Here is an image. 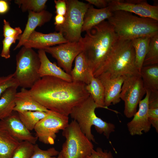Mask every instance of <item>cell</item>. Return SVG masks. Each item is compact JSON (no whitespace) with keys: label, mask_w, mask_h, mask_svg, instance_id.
Returning <instances> with one entry per match:
<instances>
[{"label":"cell","mask_w":158,"mask_h":158,"mask_svg":"<svg viewBox=\"0 0 158 158\" xmlns=\"http://www.w3.org/2000/svg\"><path fill=\"white\" fill-rule=\"evenodd\" d=\"M86 90L91 96L98 108L107 109L104 104V89L103 86L97 77L92 74L90 83L85 86Z\"/></svg>","instance_id":"24"},{"label":"cell","mask_w":158,"mask_h":158,"mask_svg":"<svg viewBox=\"0 0 158 158\" xmlns=\"http://www.w3.org/2000/svg\"><path fill=\"white\" fill-rule=\"evenodd\" d=\"M105 73L111 78L140 74L135 63V52L131 40L118 38L107 59L93 74L97 77Z\"/></svg>","instance_id":"3"},{"label":"cell","mask_w":158,"mask_h":158,"mask_svg":"<svg viewBox=\"0 0 158 158\" xmlns=\"http://www.w3.org/2000/svg\"><path fill=\"white\" fill-rule=\"evenodd\" d=\"M108 6L112 12L125 11L158 21V5H150L146 0H110Z\"/></svg>","instance_id":"12"},{"label":"cell","mask_w":158,"mask_h":158,"mask_svg":"<svg viewBox=\"0 0 158 158\" xmlns=\"http://www.w3.org/2000/svg\"><path fill=\"white\" fill-rule=\"evenodd\" d=\"M0 128L20 142L27 141L35 145L38 139L26 127L18 113L15 111L8 117L0 120Z\"/></svg>","instance_id":"13"},{"label":"cell","mask_w":158,"mask_h":158,"mask_svg":"<svg viewBox=\"0 0 158 158\" xmlns=\"http://www.w3.org/2000/svg\"><path fill=\"white\" fill-rule=\"evenodd\" d=\"M37 53L40 62L39 73L41 78L45 76H50L68 82L72 81L71 75L57 66L55 63H52L44 49H39Z\"/></svg>","instance_id":"18"},{"label":"cell","mask_w":158,"mask_h":158,"mask_svg":"<svg viewBox=\"0 0 158 158\" xmlns=\"http://www.w3.org/2000/svg\"><path fill=\"white\" fill-rule=\"evenodd\" d=\"M62 134L66 138L60 152L63 158H86L94 149L91 141L74 120L63 130Z\"/></svg>","instance_id":"7"},{"label":"cell","mask_w":158,"mask_h":158,"mask_svg":"<svg viewBox=\"0 0 158 158\" xmlns=\"http://www.w3.org/2000/svg\"><path fill=\"white\" fill-rule=\"evenodd\" d=\"M140 74L146 91H158V64L142 66Z\"/></svg>","instance_id":"22"},{"label":"cell","mask_w":158,"mask_h":158,"mask_svg":"<svg viewBox=\"0 0 158 158\" xmlns=\"http://www.w3.org/2000/svg\"><path fill=\"white\" fill-rule=\"evenodd\" d=\"M75 65L70 75L73 82H80L87 84L92 74L89 69L85 55L83 51L76 57Z\"/></svg>","instance_id":"21"},{"label":"cell","mask_w":158,"mask_h":158,"mask_svg":"<svg viewBox=\"0 0 158 158\" xmlns=\"http://www.w3.org/2000/svg\"><path fill=\"white\" fill-rule=\"evenodd\" d=\"M126 76L111 78L106 73L101 74L97 78L102 83L104 89V104L108 107L119 102L122 86Z\"/></svg>","instance_id":"15"},{"label":"cell","mask_w":158,"mask_h":158,"mask_svg":"<svg viewBox=\"0 0 158 158\" xmlns=\"http://www.w3.org/2000/svg\"><path fill=\"white\" fill-rule=\"evenodd\" d=\"M8 9L9 5L7 2L4 0H0V13H6Z\"/></svg>","instance_id":"39"},{"label":"cell","mask_w":158,"mask_h":158,"mask_svg":"<svg viewBox=\"0 0 158 158\" xmlns=\"http://www.w3.org/2000/svg\"><path fill=\"white\" fill-rule=\"evenodd\" d=\"M148 116L151 125L158 132V91L150 92L148 103Z\"/></svg>","instance_id":"28"},{"label":"cell","mask_w":158,"mask_h":158,"mask_svg":"<svg viewBox=\"0 0 158 158\" xmlns=\"http://www.w3.org/2000/svg\"><path fill=\"white\" fill-rule=\"evenodd\" d=\"M3 35L4 37L13 36H19L22 33V31L20 27L13 28L11 27L9 22L4 19Z\"/></svg>","instance_id":"35"},{"label":"cell","mask_w":158,"mask_h":158,"mask_svg":"<svg viewBox=\"0 0 158 158\" xmlns=\"http://www.w3.org/2000/svg\"><path fill=\"white\" fill-rule=\"evenodd\" d=\"M150 37L144 36L131 40L135 52V65L139 72L148 50Z\"/></svg>","instance_id":"25"},{"label":"cell","mask_w":158,"mask_h":158,"mask_svg":"<svg viewBox=\"0 0 158 158\" xmlns=\"http://www.w3.org/2000/svg\"><path fill=\"white\" fill-rule=\"evenodd\" d=\"M97 107L90 95L85 101L74 107L70 115L78 123L82 132L91 141L95 142L91 132L94 126L97 132L103 134L109 139L111 133L115 131L114 124L103 121L96 115L95 111Z\"/></svg>","instance_id":"5"},{"label":"cell","mask_w":158,"mask_h":158,"mask_svg":"<svg viewBox=\"0 0 158 158\" xmlns=\"http://www.w3.org/2000/svg\"><path fill=\"white\" fill-rule=\"evenodd\" d=\"M68 42L62 33L54 32L44 34L34 30L23 46L30 48L44 49L46 48Z\"/></svg>","instance_id":"16"},{"label":"cell","mask_w":158,"mask_h":158,"mask_svg":"<svg viewBox=\"0 0 158 158\" xmlns=\"http://www.w3.org/2000/svg\"><path fill=\"white\" fill-rule=\"evenodd\" d=\"M68 120V116L49 110L47 115L36 125L34 129L36 136L45 144H54L56 134L67 126Z\"/></svg>","instance_id":"10"},{"label":"cell","mask_w":158,"mask_h":158,"mask_svg":"<svg viewBox=\"0 0 158 158\" xmlns=\"http://www.w3.org/2000/svg\"><path fill=\"white\" fill-rule=\"evenodd\" d=\"M158 64V33L150 37L147 52L142 66Z\"/></svg>","instance_id":"29"},{"label":"cell","mask_w":158,"mask_h":158,"mask_svg":"<svg viewBox=\"0 0 158 158\" xmlns=\"http://www.w3.org/2000/svg\"><path fill=\"white\" fill-rule=\"evenodd\" d=\"M59 152L54 147L45 150L41 149L37 144L34 145L33 153L30 158H56Z\"/></svg>","instance_id":"32"},{"label":"cell","mask_w":158,"mask_h":158,"mask_svg":"<svg viewBox=\"0 0 158 158\" xmlns=\"http://www.w3.org/2000/svg\"><path fill=\"white\" fill-rule=\"evenodd\" d=\"M19 36H13L4 37L3 41V48L1 56L5 59L10 57V48L11 45L19 39Z\"/></svg>","instance_id":"34"},{"label":"cell","mask_w":158,"mask_h":158,"mask_svg":"<svg viewBox=\"0 0 158 158\" xmlns=\"http://www.w3.org/2000/svg\"><path fill=\"white\" fill-rule=\"evenodd\" d=\"M146 93L140 74L126 76L122 86L120 98L124 102V113L126 117L133 116L140 102Z\"/></svg>","instance_id":"9"},{"label":"cell","mask_w":158,"mask_h":158,"mask_svg":"<svg viewBox=\"0 0 158 158\" xmlns=\"http://www.w3.org/2000/svg\"><path fill=\"white\" fill-rule=\"evenodd\" d=\"M49 111L33 98L29 90L21 88L20 91L16 93L14 111L21 113L27 111L47 112Z\"/></svg>","instance_id":"19"},{"label":"cell","mask_w":158,"mask_h":158,"mask_svg":"<svg viewBox=\"0 0 158 158\" xmlns=\"http://www.w3.org/2000/svg\"><path fill=\"white\" fill-rule=\"evenodd\" d=\"M67 11L62 25L55 26L68 42H78L81 36L85 15L90 5L78 0H66Z\"/></svg>","instance_id":"8"},{"label":"cell","mask_w":158,"mask_h":158,"mask_svg":"<svg viewBox=\"0 0 158 158\" xmlns=\"http://www.w3.org/2000/svg\"><path fill=\"white\" fill-rule=\"evenodd\" d=\"M18 87L8 88L0 97V120L10 116L15 106V97Z\"/></svg>","instance_id":"23"},{"label":"cell","mask_w":158,"mask_h":158,"mask_svg":"<svg viewBox=\"0 0 158 158\" xmlns=\"http://www.w3.org/2000/svg\"><path fill=\"white\" fill-rule=\"evenodd\" d=\"M16 70L13 73L19 87L30 89L41 78L39 73L40 65L38 53L32 48L23 46L16 56Z\"/></svg>","instance_id":"6"},{"label":"cell","mask_w":158,"mask_h":158,"mask_svg":"<svg viewBox=\"0 0 158 158\" xmlns=\"http://www.w3.org/2000/svg\"><path fill=\"white\" fill-rule=\"evenodd\" d=\"M86 158H114L110 151L103 150L100 147L94 149L91 154Z\"/></svg>","instance_id":"36"},{"label":"cell","mask_w":158,"mask_h":158,"mask_svg":"<svg viewBox=\"0 0 158 158\" xmlns=\"http://www.w3.org/2000/svg\"><path fill=\"white\" fill-rule=\"evenodd\" d=\"M54 24L56 26L61 25L64 23L65 17L64 16L56 14L54 18Z\"/></svg>","instance_id":"40"},{"label":"cell","mask_w":158,"mask_h":158,"mask_svg":"<svg viewBox=\"0 0 158 158\" xmlns=\"http://www.w3.org/2000/svg\"><path fill=\"white\" fill-rule=\"evenodd\" d=\"M86 32L80 40L88 68L93 75L107 59L118 37L107 21Z\"/></svg>","instance_id":"2"},{"label":"cell","mask_w":158,"mask_h":158,"mask_svg":"<svg viewBox=\"0 0 158 158\" xmlns=\"http://www.w3.org/2000/svg\"><path fill=\"white\" fill-rule=\"evenodd\" d=\"M34 145L27 141H22L15 150L11 158H30L33 150Z\"/></svg>","instance_id":"31"},{"label":"cell","mask_w":158,"mask_h":158,"mask_svg":"<svg viewBox=\"0 0 158 158\" xmlns=\"http://www.w3.org/2000/svg\"><path fill=\"white\" fill-rule=\"evenodd\" d=\"M47 112L27 111L17 113L21 121L26 127L31 131L34 130L37 123L47 115Z\"/></svg>","instance_id":"27"},{"label":"cell","mask_w":158,"mask_h":158,"mask_svg":"<svg viewBox=\"0 0 158 158\" xmlns=\"http://www.w3.org/2000/svg\"><path fill=\"white\" fill-rule=\"evenodd\" d=\"M150 92L146 91L145 97L139 103V109L133 116L132 119L127 124L130 134L140 135L150 130L151 124L148 116V103Z\"/></svg>","instance_id":"14"},{"label":"cell","mask_w":158,"mask_h":158,"mask_svg":"<svg viewBox=\"0 0 158 158\" xmlns=\"http://www.w3.org/2000/svg\"><path fill=\"white\" fill-rule=\"evenodd\" d=\"M12 86H18V83L14 76L13 73L0 76V97L8 88Z\"/></svg>","instance_id":"33"},{"label":"cell","mask_w":158,"mask_h":158,"mask_svg":"<svg viewBox=\"0 0 158 158\" xmlns=\"http://www.w3.org/2000/svg\"><path fill=\"white\" fill-rule=\"evenodd\" d=\"M56 158H63V157H62L61 154L60 153V152H59V154L58 155L57 157H56Z\"/></svg>","instance_id":"41"},{"label":"cell","mask_w":158,"mask_h":158,"mask_svg":"<svg viewBox=\"0 0 158 158\" xmlns=\"http://www.w3.org/2000/svg\"><path fill=\"white\" fill-rule=\"evenodd\" d=\"M86 84L50 76L42 77L29 89L33 98L47 109L68 116L90 95Z\"/></svg>","instance_id":"1"},{"label":"cell","mask_w":158,"mask_h":158,"mask_svg":"<svg viewBox=\"0 0 158 158\" xmlns=\"http://www.w3.org/2000/svg\"><path fill=\"white\" fill-rule=\"evenodd\" d=\"M20 142L0 128V158H11Z\"/></svg>","instance_id":"26"},{"label":"cell","mask_w":158,"mask_h":158,"mask_svg":"<svg viewBox=\"0 0 158 158\" xmlns=\"http://www.w3.org/2000/svg\"><path fill=\"white\" fill-rule=\"evenodd\" d=\"M112 12L108 6L102 8H96L90 5L85 15L82 32L90 30L102 21L108 19Z\"/></svg>","instance_id":"20"},{"label":"cell","mask_w":158,"mask_h":158,"mask_svg":"<svg viewBox=\"0 0 158 158\" xmlns=\"http://www.w3.org/2000/svg\"><path fill=\"white\" fill-rule=\"evenodd\" d=\"M107 21L120 38L132 40L158 33V21L123 11L112 12Z\"/></svg>","instance_id":"4"},{"label":"cell","mask_w":158,"mask_h":158,"mask_svg":"<svg viewBox=\"0 0 158 158\" xmlns=\"http://www.w3.org/2000/svg\"><path fill=\"white\" fill-rule=\"evenodd\" d=\"M56 14L65 16L67 11V6L66 0H55L54 1Z\"/></svg>","instance_id":"37"},{"label":"cell","mask_w":158,"mask_h":158,"mask_svg":"<svg viewBox=\"0 0 158 158\" xmlns=\"http://www.w3.org/2000/svg\"><path fill=\"white\" fill-rule=\"evenodd\" d=\"M110 0H86L90 4L94 5L97 7L102 8L108 6Z\"/></svg>","instance_id":"38"},{"label":"cell","mask_w":158,"mask_h":158,"mask_svg":"<svg viewBox=\"0 0 158 158\" xmlns=\"http://www.w3.org/2000/svg\"><path fill=\"white\" fill-rule=\"evenodd\" d=\"M44 50L56 59L59 67L62 68L66 72L70 75L73 62L77 56L83 51V47L80 40L78 42H68L47 47Z\"/></svg>","instance_id":"11"},{"label":"cell","mask_w":158,"mask_h":158,"mask_svg":"<svg viewBox=\"0 0 158 158\" xmlns=\"http://www.w3.org/2000/svg\"><path fill=\"white\" fill-rule=\"evenodd\" d=\"M47 1V0H16L14 2L23 12H39L44 10Z\"/></svg>","instance_id":"30"},{"label":"cell","mask_w":158,"mask_h":158,"mask_svg":"<svg viewBox=\"0 0 158 158\" xmlns=\"http://www.w3.org/2000/svg\"><path fill=\"white\" fill-rule=\"evenodd\" d=\"M28 12V20L25 27L23 32L19 36L18 43L14 48V50L23 46L35 29L49 22L53 16L51 13L44 10L39 12Z\"/></svg>","instance_id":"17"}]
</instances>
